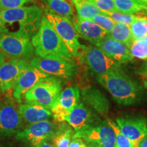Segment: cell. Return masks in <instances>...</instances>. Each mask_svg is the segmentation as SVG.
I'll return each mask as SVG.
<instances>
[{"label": "cell", "instance_id": "9", "mask_svg": "<svg viewBox=\"0 0 147 147\" xmlns=\"http://www.w3.org/2000/svg\"><path fill=\"white\" fill-rule=\"evenodd\" d=\"M80 138L87 144L100 147H116L115 131L106 121L95 124L83 131L75 132L72 138Z\"/></svg>", "mask_w": 147, "mask_h": 147}, {"label": "cell", "instance_id": "19", "mask_svg": "<svg viewBox=\"0 0 147 147\" xmlns=\"http://www.w3.org/2000/svg\"><path fill=\"white\" fill-rule=\"evenodd\" d=\"M82 98L85 103L100 115H107L109 102L100 90L95 87H87L82 90Z\"/></svg>", "mask_w": 147, "mask_h": 147}, {"label": "cell", "instance_id": "16", "mask_svg": "<svg viewBox=\"0 0 147 147\" xmlns=\"http://www.w3.org/2000/svg\"><path fill=\"white\" fill-rule=\"evenodd\" d=\"M51 76L48 74L40 71L36 67L29 66L22 74L17 81L14 84L13 89V97L17 102H20L24 95L32 89L34 85L42 79Z\"/></svg>", "mask_w": 147, "mask_h": 147}, {"label": "cell", "instance_id": "24", "mask_svg": "<svg viewBox=\"0 0 147 147\" xmlns=\"http://www.w3.org/2000/svg\"><path fill=\"white\" fill-rule=\"evenodd\" d=\"M108 36L125 44L127 47L134 40L129 25L123 23H116L108 34Z\"/></svg>", "mask_w": 147, "mask_h": 147}, {"label": "cell", "instance_id": "8", "mask_svg": "<svg viewBox=\"0 0 147 147\" xmlns=\"http://www.w3.org/2000/svg\"><path fill=\"white\" fill-rule=\"evenodd\" d=\"M57 125L50 121L29 124L15 135L16 140L34 147L42 142L51 141L57 129Z\"/></svg>", "mask_w": 147, "mask_h": 147}, {"label": "cell", "instance_id": "36", "mask_svg": "<svg viewBox=\"0 0 147 147\" xmlns=\"http://www.w3.org/2000/svg\"><path fill=\"white\" fill-rule=\"evenodd\" d=\"M136 147H147V136L138 143Z\"/></svg>", "mask_w": 147, "mask_h": 147}, {"label": "cell", "instance_id": "7", "mask_svg": "<svg viewBox=\"0 0 147 147\" xmlns=\"http://www.w3.org/2000/svg\"><path fill=\"white\" fill-rule=\"evenodd\" d=\"M0 51L13 59L32 60L35 53L32 40L27 37L0 32Z\"/></svg>", "mask_w": 147, "mask_h": 147}, {"label": "cell", "instance_id": "14", "mask_svg": "<svg viewBox=\"0 0 147 147\" xmlns=\"http://www.w3.org/2000/svg\"><path fill=\"white\" fill-rule=\"evenodd\" d=\"M30 66L26 61L12 59L5 61L0 66V87L6 91L13 88L19 77Z\"/></svg>", "mask_w": 147, "mask_h": 147}, {"label": "cell", "instance_id": "39", "mask_svg": "<svg viewBox=\"0 0 147 147\" xmlns=\"http://www.w3.org/2000/svg\"><path fill=\"white\" fill-rule=\"evenodd\" d=\"M89 145V147H100L98 146H96V145H94V144H88Z\"/></svg>", "mask_w": 147, "mask_h": 147}, {"label": "cell", "instance_id": "21", "mask_svg": "<svg viewBox=\"0 0 147 147\" xmlns=\"http://www.w3.org/2000/svg\"><path fill=\"white\" fill-rule=\"evenodd\" d=\"M73 128L67 124L61 123L57 126L51 141L55 147H69L74 135Z\"/></svg>", "mask_w": 147, "mask_h": 147}, {"label": "cell", "instance_id": "42", "mask_svg": "<svg viewBox=\"0 0 147 147\" xmlns=\"http://www.w3.org/2000/svg\"><path fill=\"white\" fill-rule=\"evenodd\" d=\"M144 40H146V41H147V36L144 38Z\"/></svg>", "mask_w": 147, "mask_h": 147}, {"label": "cell", "instance_id": "26", "mask_svg": "<svg viewBox=\"0 0 147 147\" xmlns=\"http://www.w3.org/2000/svg\"><path fill=\"white\" fill-rule=\"evenodd\" d=\"M129 27L134 40L144 39L147 36V17L140 16Z\"/></svg>", "mask_w": 147, "mask_h": 147}, {"label": "cell", "instance_id": "13", "mask_svg": "<svg viewBox=\"0 0 147 147\" xmlns=\"http://www.w3.org/2000/svg\"><path fill=\"white\" fill-rule=\"evenodd\" d=\"M116 124L134 147L147 136V120L142 117H118Z\"/></svg>", "mask_w": 147, "mask_h": 147}, {"label": "cell", "instance_id": "30", "mask_svg": "<svg viewBox=\"0 0 147 147\" xmlns=\"http://www.w3.org/2000/svg\"><path fill=\"white\" fill-rule=\"evenodd\" d=\"M91 20L97 24L101 28L105 30L108 34H109L112 28L116 23L112 18H110L109 16L104 13L95 15Z\"/></svg>", "mask_w": 147, "mask_h": 147}, {"label": "cell", "instance_id": "4", "mask_svg": "<svg viewBox=\"0 0 147 147\" xmlns=\"http://www.w3.org/2000/svg\"><path fill=\"white\" fill-rule=\"evenodd\" d=\"M43 12L44 15L65 44L71 56L74 58H81L84 46L80 45L78 35L72 22L69 18L55 14L47 8Z\"/></svg>", "mask_w": 147, "mask_h": 147}, {"label": "cell", "instance_id": "45", "mask_svg": "<svg viewBox=\"0 0 147 147\" xmlns=\"http://www.w3.org/2000/svg\"><path fill=\"white\" fill-rule=\"evenodd\" d=\"M0 11H1V8H0Z\"/></svg>", "mask_w": 147, "mask_h": 147}, {"label": "cell", "instance_id": "40", "mask_svg": "<svg viewBox=\"0 0 147 147\" xmlns=\"http://www.w3.org/2000/svg\"><path fill=\"white\" fill-rule=\"evenodd\" d=\"M3 102L2 101H1V100H0V108L1 107V106H3Z\"/></svg>", "mask_w": 147, "mask_h": 147}, {"label": "cell", "instance_id": "41", "mask_svg": "<svg viewBox=\"0 0 147 147\" xmlns=\"http://www.w3.org/2000/svg\"><path fill=\"white\" fill-rule=\"evenodd\" d=\"M35 0H27V1H28V2H32V1H34Z\"/></svg>", "mask_w": 147, "mask_h": 147}, {"label": "cell", "instance_id": "22", "mask_svg": "<svg viewBox=\"0 0 147 147\" xmlns=\"http://www.w3.org/2000/svg\"><path fill=\"white\" fill-rule=\"evenodd\" d=\"M48 10L71 20L74 17V10L67 0H42Z\"/></svg>", "mask_w": 147, "mask_h": 147}, {"label": "cell", "instance_id": "31", "mask_svg": "<svg viewBox=\"0 0 147 147\" xmlns=\"http://www.w3.org/2000/svg\"><path fill=\"white\" fill-rule=\"evenodd\" d=\"M102 12H117L113 0H90Z\"/></svg>", "mask_w": 147, "mask_h": 147}, {"label": "cell", "instance_id": "28", "mask_svg": "<svg viewBox=\"0 0 147 147\" xmlns=\"http://www.w3.org/2000/svg\"><path fill=\"white\" fill-rule=\"evenodd\" d=\"M103 13L109 16L115 23H123L128 25H131L136 20L140 17L139 16L133 14H125L119 12H107Z\"/></svg>", "mask_w": 147, "mask_h": 147}, {"label": "cell", "instance_id": "44", "mask_svg": "<svg viewBox=\"0 0 147 147\" xmlns=\"http://www.w3.org/2000/svg\"><path fill=\"white\" fill-rule=\"evenodd\" d=\"M144 12H146V14H147V10H145Z\"/></svg>", "mask_w": 147, "mask_h": 147}, {"label": "cell", "instance_id": "3", "mask_svg": "<svg viewBox=\"0 0 147 147\" xmlns=\"http://www.w3.org/2000/svg\"><path fill=\"white\" fill-rule=\"evenodd\" d=\"M32 43L35 53L40 57L74 60L70 52L44 14L39 30L32 38Z\"/></svg>", "mask_w": 147, "mask_h": 147}, {"label": "cell", "instance_id": "23", "mask_svg": "<svg viewBox=\"0 0 147 147\" xmlns=\"http://www.w3.org/2000/svg\"><path fill=\"white\" fill-rule=\"evenodd\" d=\"M76 9L78 17L91 19L93 16L103 12L90 0H71Z\"/></svg>", "mask_w": 147, "mask_h": 147}, {"label": "cell", "instance_id": "29", "mask_svg": "<svg viewBox=\"0 0 147 147\" xmlns=\"http://www.w3.org/2000/svg\"><path fill=\"white\" fill-rule=\"evenodd\" d=\"M106 121L112 127L114 131H115L116 138V147H134L131 141L120 131L117 125L115 122H113L110 119H107Z\"/></svg>", "mask_w": 147, "mask_h": 147}, {"label": "cell", "instance_id": "37", "mask_svg": "<svg viewBox=\"0 0 147 147\" xmlns=\"http://www.w3.org/2000/svg\"><path fill=\"white\" fill-rule=\"evenodd\" d=\"M5 55L0 51V66L2 65V63L5 61Z\"/></svg>", "mask_w": 147, "mask_h": 147}, {"label": "cell", "instance_id": "5", "mask_svg": "<svg viewBox=\"0 0 147 147\" xmlns=\"http://www.w3.org/2000/svg\"><path fill=\"white\" fill-rule=\"evenodd\" d=\"M62 91L59 79L49 76L40 80L24 95L27 104L40 106L51 110Z\"/></svg>", "mask_w": 147, "mask_h": 147}, {"label": "cell", "instance_id": "6", "mask_svg": "<svg viewBox=\"0 0 147 147\" xmlns=\"http://www.w3.org/2000/svg\"><path fill=\"white\" fill-rule=\"evenodd\" d=\"M29 64L51 76L65 80H73L78 72V66L74 60L43 58L37 56L30 61Z\"/></svg>", "mask_w": 147, "mask_h": 147}, {"label": "cell", "instance_id": "27", "mask_svg": "<svg viewBox=\"0 0 147 147\" xmlns=\"http://www.w3.org/2000/svg\"><path fill=\"white\" fill-rule=\"evenodd\" d=\"M129 50L134 58L147 60V41L144 39L133 40L128 46Z\"/></svg>", "mask_w": 147, "mask_h": 147}, {"label": "cell", "instance_id": "33", "mask_svg": "<svg viewBox=\"0 0 147 147\" xmlns=\"http://www.w3.org/2000/svg\"><path fill=\"white\" fill-rule=\"evenodd\" d=\"M69 147H89V145L82 138H74L71 139Z\"/></svg>", "mask_w": 147, "mask_h": 147}, {"label": "cell", "instance_id": "35", "mask_svg": "<svg viewBox=\"0 0 147 147\" xmlns=\"http://www.w3.org/2000/svg\"><path fill=\"white\" fill-rule=\"evenodd\" d=\"M34 147H55L52 144V143L48 142V141H45V142H42L40 144H38L37 146Z\"/></svg>", "mask_w": 147, "mask_h": 147}, {"label": "cell", "instance_id": "15", "mask_svg": "<svg viewBox=\"0 0 147 147\" xmlns=\"http://www.w3.org/2000/svg\"><path fill=\"white\" fill-rule=\"evenodd\" d=\"M94 46L101 49L110 59L121 64L131 62L134 59L127 46L113 39L108 35L95 43Z\"/></svg>", "mask_w": 147, "mask_h": 147}, {"label": "cell", "instance_id": "25", "mask_svg": "<svg viewBox=\"0 0 147 147\" xmlns=\"http://www.w3.org/2000/svg\"><path fill=\"white\" fill-rule=\"evenodd\" d=\"M117 12L125 14H136L147 10V6L141 5L134 0H113Z\"/></svg>", "mask_w": 147, "mask_h": 147}, {"label": "cell", "instance_id": "12", "mask_svg": "<svg viewBox=\"0 0 147 147\" xmlns=\"http://www.w3.org/2000/svg\"><path fill=\"white\" fill-rule=\"evenodd\" d=\"M80 103V89L78 85L71 86L62 90L57 102L51 110L53 117L59 122L65 121L69 113Z\"/></svg>", "mask_w": 147, "mask_h": 147}, {"label": "cell", "instance_id": "32", "mask_svg": "<svg viewBox=\"0 0 147 147\" xmlns=\"http://www.w3.org/2000/svg\"><path fill=\"white\" fill-rule=\"evenodd\" d=\"M28 3L27 0H0L1 10L12 9L24 6L25 3Z\"/></svg>", "mask_w": 147, "mask_h": 147}, {"label": "cell", "instance_id": "38", "mask_svg": "<svg viewBox=\"0 0 147 147\" xmlns=\"http://www.w3.org/2000/svg\"><path fill=\"white\" fill-rule=\"evenodd\" d=\"M134 1H136V2L140 3V4L147 6V0H134Z\"/></svg>", "mask_w": 147, "mask_h": 147}, {"label": "cell", "instance_id": "18", "mask_svg": "<svg viewBox=\"0 0 147 147\" xmlns=\"http://www.w3.org/2000/svg\"><path fill=\"white\" fill-rule=\"evenodd\" d=\"M73 24L78 36L82 37L93 45L108 35L105 30L91 19L78 17Z\"/></svg>", "mask_w": 147, "mask_h": 147}, {"label": "cell", "instance_id": "10", "mask_svg": "<svg viewBox=\"0 0 147 147\" xmlns=\"http://www.w3.org/2000/svg\"><path fill=\"white\" fill-rule=\"evenodd\" d=\"M81 58L83 59L95 76L119 69L121 67V63L110 59L95 46H84Z\"/></svg>", "mask_w": 147, "mask_h": 147}, {"label": "cell", "instance_id": "34", "mask_svg": "<svg viewBox=\"0 0 147 147\" xmlns=\"http://www.w3.org/2000/svg\"><path fill=\"white\" fill-rule=\"evenodd\" d=\"M140 75L141 78L142 79L144 87L147 89V64H146L142 67V69L140 71Z\"/></svg>", "mask_w": 147, "mask_h": 147}, {"label": "cell", "instance_id": "1", "mask_svg": "<svg viewBox=\"0 0 147 147\" xmlns=\"http://www.w3.org/2000/svg\"><path fill=\"white\" fill-rule=\"evenodd\" d=\"M43 10L37 5L1 10L0 32L32 38L39 30Z\"/></svg>", "mask_w": 147, "mask_h": 147}, {"label": "cell", "instance_id": "17", "mask_svg": "<svg viewBox=\"0 0 147 147\" xmlns=\"http://www.w3.org/2000/svg\"><path fill=\"white\" fill-rule=\"evenodd\" d=\"M75 132L83 131L95 125V119L91 110L80 102L71 110L65 119Z\"/></svg>", "mask_w": 147, "mask_h": 147}, {"label": "cell", "instance_id": "43", "mask_svg": "<svg viewBox=\"0 0 147 147\" xmlns=\"http://www.w3.org/2000/svg\"><path fill=\"white\" fill-rule=\"evenodd\" d=\"M1 92H2V91H1V87H0V93H1Z\"/></svg>", "mask_w": 147, "mask_h": 147}, {"label": "cell", "instance_id": "2", "mask_svg": "<svg viewBox=\"0 0 147 147\" xmlns=\"http://www.w3.org/2000/svg\"><path fill=\"white\" fill-rule=\"evenodd\" d=\"M96 80L120 105H133L140 98L138 85L120 69L96 76Z\"/></svg>", "mask_w": 147, "mask_h": 147}, {"label": "cell", "instance_id": "20", "mask_svg": "<svg viewBox=\"0 0 147 147\" xmlns=\"http://www.w3.org/2000/svg\"><path fill=\"white\" fill-rule=\"evenodd\" d=\"M18 109L23 121L29 124L49 121L53 117L51 110L35 104H20Z\"/></svg>", "mask_w": 147, "mask_h": 147}, {"label": "cell", "instance_id": "11", "mask_svg": "<svg viewBox=\"0 0 147 147\" xmlns=\"http://www.w3.org/2000/svg\"><path fill=\"white\" fill-rule=\"evenodd\" d=\"M23 125V119L13 103L3 104L0 108V139L16 135Z\"/></svg>", "mask_w": 147, "mask_h": 147}]
</instances>
